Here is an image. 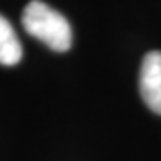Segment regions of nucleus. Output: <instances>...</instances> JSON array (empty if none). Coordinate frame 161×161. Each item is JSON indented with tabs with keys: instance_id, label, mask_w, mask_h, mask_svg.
<instances>
[{
	"instance_id": "obj_1",
	"label": "nucleus",
	"mask_w": 161,
	"mask_h": 161,
	"mask_svg": "<svg viewBox=\"0 0 161 161\" xmlns=\"http://www.w3.org/2000/svg\"><path fill=\"white\" fill-rule=\"evenodd\" d=\"M22 25L31 36L52 50L66 52L72 47V27L68 20L41 0H32L25 6Z\"/></svg>"
},
{
	"instance_id": "obj_2",
	"label": "nucleus",
	"mask_w": 161,
	"mask_h": 161,
	"mask_svg": "<svg viewBox=\"0 0 161 161\" xmlns=\"http://www.w3.org/2000/svg\"><path fill=\"white\" fill-rule=\"evenodd\" d=\"M140 95L152 113L161 115V52H149L140 68Z\"/></svg>"
},
{
	"instance_id": "obj_3",
	"label": "nucleus",
	"mask_w": 161,
	"mask_h": 161,
	"mask_svg": "<svg viewBox=\"0 0 161 161\" xmlns=\"http://www.w3.org/2000/svg\"><path fill=\"white\" fill-rule=\"evenodd\" d=\"M22 59V43L7 18L0 14V64L13 66Z\"/></svg>"
}]
</instances>
